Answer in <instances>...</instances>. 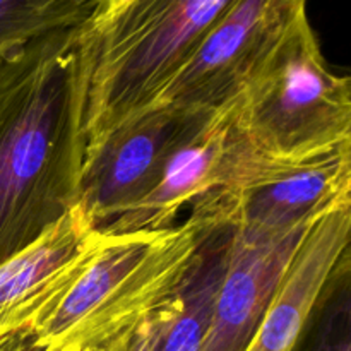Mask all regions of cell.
Returning a JSON list of instances; mask_svg holds the SVG:
<instances>
[{"instance_id":"cell-1","label":"cell","mask_w":351,"mask_h":351,"mask_svg":"<svg viewBox=\"0 0 351 351\" xmlns=\"http://www.w3.org/2000/svg\"><path fill=\"white\" fill-rule=\"evenodd\" d=\"M84 23L0 58V264L77 206Z\"/></svg>"},{"instance_id":"cell-2","label":"cell","mask_w":351,"mask_h":351,"mask_svg":"<svg viewBox=\"0 0 351 351\" xmlns=\"http://www.w3.org/2000/svg\"><path fill=\"white\" fill-rule=\"evenodd\" d=\"M232 219L219 195L191 206L185 221L163 230L103 235L91 261L31 331L47 351L103 348L146 321L184 280L206 233Z\"/></svg>"},{"instance_id":"cell-3","label":"cell","mask_w":351,"mask_h":351,"mask_svg":"<svg viewBox=\"0 0 351 351\" xmlns=\"http://www.w3.org/2000/svg\"><path fill=\"white\" fill-rule=\"evenodd\" d=\"M233 0H98L84 23L86 147L144 112Z\"/></svg>"},{"instance_id":"cell-4","label":"cell","mask_w":351,"mask_h":351,"mask_svg":"<svg viewBox=\"0 0 351 351\" xmlns=\"http://www.w3.org/2000/svg\"><path fill=\"white\" fill-rule=\"evenodd\" d=\"M237 123L269 161L302 167L351 149V82L329 69L302 3L239 96Z\"/></svg>"},{"instance_id":"cell-5","label":"cell","mask_w":351,"mask_h":351,"mask_svg":"<svg viewBox=\"0 0 351 351\" xmlns=\"http://www.w3.org/2000/svg\"><path fill=\"white\" fill-rule=\"evenodd\" d=\"M239 98L213 110L168 158L160 180L113 219L103 235L163 230L204 195H235L280 167L249 143L237 123Z\"/></svg>"},{"instance_id":"cell-6","label":"cell","mask_w":351,"mask_h":351,"mask_svg":"<svg viewBox=\"0 0 351 351\" xmlns=\"http://www.w3.org/2000/svg\"><path fill=\"white\" fill-rule=\"evenodd\" d=\"M302 3L233 0L147 108L208 112L239 98Z\"/></svg>"},{"instance_id":"cell-7","label":"cell","mask_w":351,"mask_h":351,"mask_svg":"<svg viewBox=\"0 0 351 351\" xmlns=\"http://www.w3.org/2000/svg\"><path fill=\"white\" fill-rule=\"evenodd\" d=\"M211 112L147 108L86 147L77 206L98 232L156 185L175 147Z\"/></svg>"},{"instance_id":"cell-8","label":"cell","mask_w":351,"mask_h":351,"mask_svg":"<svg viewBox=\"0 0 351 351\" xmlns=\"http://www.w3.org/2000/svg\"><path fill=\"white\" fill-rule=\"evenodd\" d=\"M103 233L79 206L0 264V341L33 329L60 302L99 247Z\"/></svg>"},{"instance_id":"cell-9","label":"cell","mask_w":351,"mask_h":351,"mask_svg":"<svg viewBox=\"0 0 351 351\" xmlns=\"http://www.w3.org/2000/svg\"><path fill=\"white\" fill-rule=\"evenodd\" d=\"M226 197L237 235L247 240L267 242L308 228L351 204V149L302 167H280Z\"/></svg>"},{"instance_id":"cell-10","label":"cell","mask_w":351,"mask_h":351,"mask_svg":"<svg viewBox=\"0 0 351 351\" xmlns=\"http://www.w3.org/2000/svg\"><path fill=\"white\" fill-rule=\"evenodd\" d=\"M350 233L351 204L322 216L307 230L245 351L295 350L329 285L350 263Z\"/></svg>"},{"instance_id":"cell-11","label":"cell","mask_w":351,"mask_h":351,"mask_svg":"<svg viewBox=\"0 0 351 351\" xmlns=\"http://www.w3.org/2000/svg\"><path fill=\"white\" fill-rule=\"evenodd\" d=\"M308 228L254 242L237 235L233 226L228 264L201 351L247 350Z\"/></svg>"},{"instance_id":"cell-12","label":"cell","mask_w":351,"mask_h":351,"mask_svg":"<svg viewBox=\"0 0 351 351\" xmlns=\"http://www.w3.org/2000/svg\"><path fill=\"white\" fill-rule=\"evenodd\" d=\"M232 240V219L216 223L206 233L184 280L149 315L151 351L202 350L228 264Z\"/></svg>"},{"instance_id":"cell-13","label":"cell","mask_w":351,"mask_h":351,"mask_svg":"<svg viewBox=\"0 0 351 351\" xmlns=\"http://www.w3.org/2000/svg\"><path fill=\"white\" fill-rule=\"evenodd\" d=\"M98 0H0V58L84 23Z\"/></svg>"},{"instance_id":"cell-14","label":"cell","mask_w":351,"mask_h":351,"mask_svg":"<svg viewBox=\"0 0 351 351\" xmlns=\"http://www.w3.org/2000/svg\"><path fill=\"white\" fill-rule=\"evenodd\" d=\"M326 300L328 305L312 351H351L350 263L332 280L331 293Z\"/></svg>"},{"instance_id":"cell-15","label":"cell","mask_w":351,"mask_h":351,"mask_svg":"<svg viewBox=\"0 0 351 351\" xmlns=\"http://www.w3.org/2000/svg\"><path fill=\"white\" fill-rule=\"evenodd\" d=\"M103 351H151V324L149 317L139 322L123 335L117 336L101 348Z\"/></svg>"},{"instance_id":"cell-16","label":"cell","mask_w":351,"mask_h":351,"mask_svg":"<svg viewBox=\"0 0 351 351\" xmlns=\"http://www.w3.org/2000/svg\"><path fill=\"white\" fill-rule=\"evenodd\" d=\"M0 351H47L38 343L31 329L16 332L0 341Z\"/></svg>"},{"instance_id":"cell-17","label":"cell","mask_w":351,"mask_h":351,"mask_svg":"<svg viewBox=\"0 0 351 351\" xmlns=\"http://www.w3.org/2000/svg\"><path fill=\"white\" fill-rule=\"evenodd\" d=\"M69 351H103L101 348H79V350H69Z\"/></svg>"}]
</instances>
